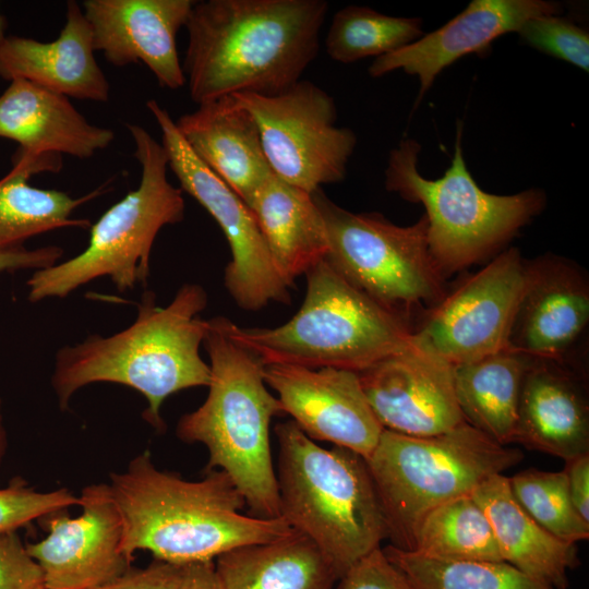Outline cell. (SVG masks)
I'll return each mask as SVG.
<instances>
[{"label": "cell", "instance_id": "cell-1", "mask_svg": "<svg viewBox=\"0 0 589 589\" xmlns=\"http://www.w3.org/2000/svg\"><path fill=\"white\" fill-rule=\"evenodd\" d=\"M327 10L324 0L195 1L181 64L192 101L289 89L318 52Z\"/></svg>", "mask_w": 589, "mask_h": 589}, {"label": "cell", "instance_id": "cell-2", "mask_svg": "<svg viewBox=\"0 0 589 589\" xmlns=\"http://www.w3.org/2000/svg\"><path fill=\"white\" fill-rule=\"evenodd\" d=\"M108 484L122 518L121 551L131 562L137 551L176 565L209 562L293 532L283 517L242 513L245 501L226 472L185 480L158 469L147 450L111 473Z\"/></svg>", "mask_w": 589, "mask_h": 589}, {"label": "cell", "instance_id": "cell-3", "mask_svg": "<svg viewBox=\"0 0 589 589\" xmlns=\"http://www.w3.org/2000/svg\"><path fill=\"white\" fill-rule=\"evenodd\" d=\"M207 300L199 284L182 285L166 306L156 304L153 291H145L127 328L61 347L51 375L60 409L67 410L72 396L86 385L121 384L146 398L143 419L164 432V401L180 390L208 386L211 381L209 364L200 353L206 330V320L200 314Z\"/></svg>", "mask_w": 589, "mask_h": 589}, {"label": "cell", "instance_id": "cell-4", "mask_svg": "<svg viewBox=\"0 0 589 589\" xmlns=\"http://www.w3.org/2000/svg\"><path fill=\"white\" fill-rule=\"evenodd\" d=\"M227 321L225 316L206 320L202 346L209 358L208 394L199 408L179 419L176 433L184 443L207 448L206 471L226 472L251 515L278 518L269 426L274 417L284 413L283 407L264 381V363L230 337Z\"/></svg>", "mask_w": 589, "mask_h": 589}, {"label": "cell", "instance_id": "cell-5", "mask_svg": "<svg viewBox=\"0 0 589 589\" xmlns=\"http://www.w3.org/2000/svg\"><path fill=\"white\" fill-rule=\"evenodd\" d=\"M275 434L280 516L318 546L339 579L387 538L365 459L344 447L317 445L292 420L278 423Z\"/></svg>", "mask_w": 589, "mask_h": 589}, {"label": "cell", "instance_id": "cell-6", "mask_svg": "<svg viewBox=\"0 0 589 589\" xmlns=\"http://www.w3.org/2000/svg\"><path fill=\"white\" fill-rule=\"evenodd\" d=\"M298 312L277 327H241L230 337L264 364L361 372L411 344V328L342 278L325 260L306 272Z\"/></svg>", "mask_w": 589, "mask_h": 589}, {"label": "cell", "instance_id": "cell-7", "mask_svg": "<svg viewBox=\"0 0 589 589\" xmlns=\"http://www.w3.org/2000/svg\"><path fill=\"white\" fill-rule=\"evenodd\" d=\"M456 135L452 164L441 178L420 173L421 146L413 139L401 140L390 151L384 173L387 191L424 207L429 249L446 278L498 254L546 205L541 189L510 195L483 191L467 168L461 125Z\"/></svg>", "mask_w": 589, "mask_h": 589}, {"label": "cell", "instance_id": "cell-8", "mask_svg": "<svg viewBox=\"0 0 589 589\" xmlns=\"http://www.w3.org/2000/svg\"><path fill=\"white\" fill-rule=\"evenodd\" d=\"M141 166L135 190L127 193L91 226L86 249L27 280L28 300L65 298L88 283L108 277L120 292L146 286L149 260L160 229L184 218L182 190L167 178L168 157L163 145L143 127L127 123Z\"/></svg>", "mask_w": 589, "mask_h": 589}, {"label": "cell", "instance_id": "cell-9", "mask_svg": "<svg viewBox=\"0 0 589 589\" xmlns=\"http://www.w3.org/2000/svg\"><path fill=\"white\" fill-rule=\"evenodd\" d=\"M522 458L519 449L496 443L466 421L424 437L384 429L365 462L390 545L411 551L416 529L428 513L470 494L486 478Z\"/></svg>", "mask_w": 589, "mask_h": 589}, {"label": "cell", "instance_id": "cell-10", "mask_svg": "<svg viewBox=\"0 0 589 589\" xmlns=\"http://www.w3.org/2000/svg\"><path fill=\"white\" fill-rule=\"evenodd\" d=\"M327 230L325 261L349 284L400 317L412 329L446 294L447 278L428 243L422 215L398 226L380 213H353L312 192Z\"/></svg>", "mask_w": 589, "mask_h": 589}, {"label": "cell", "instance_id": "cell-11", "mask_svg": "<svg viewBox=\"0 0 589 589\" xmlns=\"http://www.w3.org/2000/svg\"><path fill=\"white\" fill-rule=\"evenodd\" d=\"M256 122L272 172L306 192L345 179L357 135L337 127L334 98L300 80L274 96L232 94Z\"/></svg>", "mask_w": 589, "mask_h": 589}, {"label": "cell", "instance_id": "cell-12", "mask_svg": "<svg viewBox=\"0 0 589 589\" xmlns=\"http://www.w3.org/2000/svg\"><path fill=\"white\" fill-rule=\"evenodd\" d=\"M146 107L161 134V145L180 189L216 220L230 247L224 285L235 303L260 311L271 302L290 304L289 285L278 273L249 206L192 152L175 120L155 99Z\"/></svg>", "mask_w": 589, "mask_h": 589}, {"label": "cell", "instance_id": "cell-13", "mask_svg": "<svg viewBox=\"0 0 589 589\" xmlns=\"http://www.w3.org/2000/svg\"><path fill=\"white\" fill-rule=\"evenodd\" d=\"M525 280L526 259L520 251H501L447 290L417 323L411 344L453 366L508 348Z\"/></svg>", "mask_w": 589, "mask_h": 589}, {"label": "cell", "instance_id": "cell-14", "mask_svg": "<svg viewBox=\"0 0 589 589\" xmlns=\"http://www.w3.org/2000/svg\"><path fill=\"white\" fill-rule=\"evenodd\" d=\"M79 498L77 517L63 510L44 517L47 537L26 544L41 569L45 589H91L131 568L121 551L122 518L109 484L87 485Z\"/></svg>", "mask_w": 589, "mask_h": 589}, {"label": "cell", "instance_id": "cell-15", "mask_svg": "<svg viewBox=\"0 0 589 589\" xmlns=\"http://www.w3.org/2000/svg\"><path fill=\"white\" fill-rule=\"evenodd\" d=\"M263 376L277 393L284 413L311 440L330 442L364 459L377 445L384 429L357 372L268 363Z\"/></svg>", "mask_w": 589, "mask_h": 589}, {"label": "cell", "instance_id": "cell-16", "mask_svg": "<svg viewBox=\"0 0 589 589\" xmlns=\"http://www.w3.org/2000/svg\"><path fill=\"white\" fill-rule=\"evenodd\" d=\"M358 374L385 430L424 437L465 421L456 399L454 366L412 344Z\"/></svg>", "mask_w": 589, "mask_h": 589}, {"label": "cell", "instance_id": "cell-17", "mask_svg": "<svg viewBox=\"0 0 589 589\" xmlns=\"http://www.w3.org/2000/svg\"><path fill=\"white\" fill-rule=\"evenodd\" d=\"M589 323V281L569 259L526 260V280L508 348L533 359L567 360Z\"/></svg>", "mask_w": 589, "mask_h": 589}, {"label": "cell", "instance_id": "cell-18", "mask_svg": "<svg viewBox=\"0 0 589 589\" xmlns=\"http://www.w3.org/2000/svg\"><path fill=\"white\" fill-rule=\"evenodd\" d=\"M194 0H85L95 51L115 67L143 62L161 87L185 84L177 34L185 26Z\"/></svg>", "mask_w": 589, "mask_h": 589}, {"label": "cell", "instance_id": "cell-19", "mask_svg": "<svg viewBox=\"0 0 589 589\" xmlns=\"http://www.w3.org/2000/svg\"><path fill=\"white\" fill-rule=\"evenodd\" d=\"M563 7L545 0H473L442 27L373 60L372 77L396 70L417 76L420 98L438 74L469 53H482L500 36L518 32L529 19L560 15Z\"/></svg>", "mask_w": 589, "mask_h": 589}, {"label": "cell", "instance_id": "cell-20", "mask_svg": "<svg viewBox=\"0 0 589 589\" xmlns=\"http://www.w3.org/2000/svg\"><path fill=\"white\" fill-rule=\"evenodd\" d=\"M0 77L24 80L80 100L105 103L110 84L95 59L91 26L81 4L67 2L65 23L48 43L9 36L0 48Z\"/></svg>", "mask_w": 589, "mask_h": 589}, {"label": "cell", "instance_id": "cell-21", "mask_svg": "<svg viewBox=\"0 0 589 589\" xmlns=\"http://www.w3.org/2000/svg\"><path fill=\"white\" fill-rule=\"evenodd\" d=\"M514 442L565 461L589 454L585 382L567 360L533 359L521 386Z\"/></svg>", "mask_w": 589, "mask_h": 589}, {"label": "cell", "instance_id": "cell-22", "mask_svg": "<svg viewBox=\"0 0 589 589\" xmlns=\"http://www.w3.org/2000/svg\"><path fill=\"white\" fill-rule=\"evenodd\" d=\"M175 122L197 158L249 205L272 175L251 113L229 95L202 103Z\"/></svg>", "mask_w": 589, "mask_h": 589}, {"label": "cell", "instance_id": "cell-23", "mask_svg": "<svg viewBox=\"0 0 589 589\" xmlns=\"http://www.w3.org/2000/svg\"><path fill=\"white\" fill-rule=\"evenodd\" d=\"M0 137L17 142L23 155L89 158L108 147L115 133L89 123L68 97L13 80L0 95Z\"/></svg>", "mask_w": 589, "mask_h": 589}, {"label": "cell", "instance_id": "cell-24", "mask_svg": "<svg viewBox=\"0 0 589 589\" xmlns=\"http://www.w3.org/2000/svg\"><path fill=\"white\" fill-rule=\"evenodd\" d=\"M470 495L488 517L504 562L552 589L568 587L567 573L579 564L576 543L541 527L514 497L509 478L492 474Z\"/></svg>", "mask_w": 589, "mask_h": 589}, {"label": "cell", "instance_id": "cell-25", "mask_svg": "<svg viewBox=\"0 0 589 589\" xmlns=\"http://www.w3.org/2000/svg\"><path fill=\"white\" fill-rule=\"evenodd\" d=\"M272 260L284 280H294L326 259L329 243L312 193L273 172L249 203Z\"/></svg>", "mask_w": 589, "mask_h": 589}, {"label": "cell", "instance_id": "cell-26", "mask_svg": "<svg viewBox=\"0 0 589 589\" xmlns=\"http://www.w3.org/2000/svg\"><path fill=\"white\" fill-rule=\"evenodd\" d=\"M214 564L224 589H333L338 581L324 553L296 530L278 540L232 549Z\"/></svg>", "mask_w": 589, "mask_h": 589}, {"label": "cell", "instance_id": "cell-27", "mask_svg": "<svg viewBox=\"0 0 589 589\" xmlns=\"http://www.w3.org/2000/svg\"><path fill=\"white\" fill-rule=\"evenodd\" d=\"M59 167L58 155H14L12 169L0 179V250L23 245L28 238L59 228H91L89 220L71 215L82 204L100 195L104 187L72 197L59 190L28 184L33 175L58 171Z\"/></svg>", "mask_w": 589, "mask_h": 589}, {"label": "cell", "instance_id": "cell-28", "mask_svg": "<svg viewBox=\"0 0 589 589\" xmlns=\"http://www.w3.org/2000/svg\"><path fill=\"white\" fill-rule=\"evenodd\" d=\"M533 358L505 348L454 366V386L464 420L496 443L514 442L522 382Z\"/></svg>", "mask_w": 589, "mask_h": 589}, {"label": "cell", "instance_id": "cell-29", "mask_svg": "<svg viewBox=\"0 0 589 589\" xmlns=\"http://www.w3.org/2000/svg\"><path fill=\"white\" fill-rule=\"evenodd\" d=\"M411 552L450 561L504 562L492 526L470 494L428 513L416 529Z\"/></svg>", "mask_w": 589, "mask_h": 589}, {"label": "cell", "instance_id": "cell-30", "mask_svg": "<svg viewBox=\"0 0 589 589\" xmlns=\"http://www.w3.org/2000/svg\"><path fill=\"white\" fill-rule=\"evenodd\" d=\"M423 35L419 17H397L369 7L347 5L337 11L325 37L330 59L352 63L394 52Z\"/></svg>", "mask_w": 589, "mask_h": 589}, {"label": "cell", "instance_id": "cell-31", "mask_svg": "<svg viewBox=\"0 0 589 589\" xmlns=\"http://www.w3.org/2000/svg\"><path fill=\"white\" fill-rule=\"evenodd\" d=\"M383 552L412 589H552L506 562L441 560L393 545Z\"/></svg>", "mask_w": 589, "mask_h": 589}, {"label": "cell", "instance_id": "cell-32", "mask_svg": "<svg viewBox=\"0 0 589 589\" xmlns=\"http://www.w3.org/2000/svg\"><path fill=\"white\" fill-rule=\"evenodd\" d=\"M509 485L519 505L556 538L573 543L589 538V524L573 504L565 470L527 469L509 479Z\"/></svg>", "mask_w": 589, "mask_h": 589}, {"label": "cell", "instance_id": "cell-33", "mask_svg": "<svg viewBox=\"0 0 589 589\" xmlns=\"http://www.w3.org/2000/svg\"><path fill=\"white\" fill-rule=\"evenodd\" d=\"M530 47L589 72V34L560 15H540L527 20L518 29Z\"/></svg>", "mask_w": 589, "mask_h": 589}, {"label": "cell", "instance_id": "cell-34", "mask_svg": "<svg viewBox=\"0 0 589 589\" xmlns=\"http://www.w3.org/2000/svg\"><path fill=\"white\" fill-rule=\"evenodd\" d=\"M79 495L67 488L39 492L22 481H14L0 489V536L16 532L34 520L79 506Z\"/></svg>", "mask_w": 589, "mask_h": 589}, {"label": "cell", "instance_id": "cell-35", "mask_svg": "<svg viewBox=\"0 0 589 589\" xmlns=\"http://www.w3.org/2000/svg\"><path fill=\"white\" fill-rule=\"evenodd\" d=\"M338 581L337 589H412L382 548L353 563Z\"/></svg>", "mask_w": 589, "mask_h": 589}, {"label": "cell", "instance_id": "cell-36", "mask_svg": "<svg viewBox=\"0 0 589 589\" xmlns=\"http://www.w3.org/2000/svg\"><path fill=\"white\" fill-rule=\"evenodd\" d=\"M39 565L29 555L17 532L0 536V589H41Z\"/></svg>", "mask_w": 589, "mask_h": 589}, {"label": "cell", "instance_id": "cell-37", "mask_svg": "<svg viewBox=\"0 0 589 589\" xmlns=\"http://www.w3.org/2000/svg\"><path fill=\"white\" fill-rule=\"evenodd\" d=\"M184 565L155 560L144 568H130L121 576L91 589H178Z\"/></svg>", "mask_w": 589, "mask_h": 589}, {"label": "cell", "instance_id": "cell-38", "mask_svg": "<svg viewBox=\"0 0 589 589\" xmlns=\"http://www.w3.org/2000/svg\"><path fill=\"white\" fill-rule=\"evenodd\" d=\"M63 249L46 245L27 249L24 245L0 250V273L22 269L40 271L60 262Z\"/></svg>", "mask_w": 589, "mask_h": 589}, {"label": "cell", "instance_id": "cell-39", "mask_svg": "<svg viewBox=\"0 0 589 589\" xmlns=\"http://www.w3.org/2000/svg\"><path fill=\"white\" fill-rule=\"evenodd\" d=\"M565 472L573 504L589 524V454L566 461Z\"/></svg>", "mask_w": 589, "mask_h": 589}, {"label": "cell", "instance_id": "cell-40", "mask_svg": "<svg viewBox=\"0 0 589 589\" xmlns=\"http://www.w3.org/2000/svg\"><path fill=\"white\" fill-rule=\"evenodd\" d=\"M178 589H224L217 576L214 561L200 562L183 566V574Z\"/></svg>", "mask_w": 589, "mask_h": 589}, {"label": "cell", "instance_id": "cell-41", "mask_svg": "<svg viewBox=\"0 0 589 589\" xmlns=\"http://www.w3.org/2000/svg\"><path fill=\"white\" fill-rule=\"evenodd\" d=\"M7 447H8V436H7L4 419L2 414V401L0 399V467L5 456Z\"/></svg>", "mask_w": 589, "mask_h": 589}, {"label": "cell", "instance_id": "cell-42", "mask_svg": "<svg viewBox=\"0 0 589 589\" xmlns=\"http://www.w3.org/2000/svg\"><path fill=\"white\" fill-rule=\"evenodd\" d=\"M5 25H7L5 19L0 13V48L2 47L3 43L7 39L5 34H4L5 33Z\"/></svg>", "mask_w": 589, "mask_h": 589}, {"label": "cell", "instance_id": "cell-43", "mask_svg": "<svg viewBox=\"0 0 589 589\" xmlns=\"http://www.w3.org/2000/svg\"><path fill=\"white\" fill-rule=\"evenodd\" d=\"M41 589H45V588H41Z\"/></svg>", "mask_w": 589, "mask_h": 589}]
</instances>
